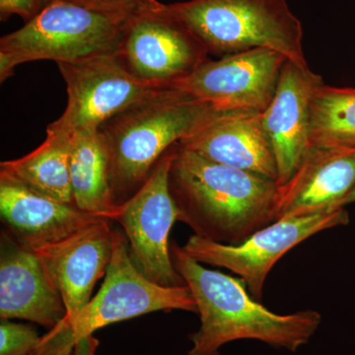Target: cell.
Returning a JSON list of instances; mask_svg holds the SVG:
<instances>
[{
  "mask_svg": "<svg viewBox=\"0 0 355 355\" xmlns=\"http://www.w3.org/2000/svg\"><path fill=\"white\" fill-rule=\"evenodd\" d=\"M179 144L212 162L279 180L277 156L260 113L225 114Z\"/></svg>",
  "mask_w": 355,
  "mask_h": 355,
  "instance_id": "obj_17",
  "label": "cell"
},
{
  "mask_svg": "<svg viewBox=\"0 0 355 355\" xmlns=\"http://www.w3.org/2000/svg\"><path fill=\"white\" fill-rule=\"evenodd\" d=\"M0 216L11 238L31 251L107 220L41 195L3 174H0Z\"/></svg>",
  "mask_w": 355,
  "mask_h": 355,
  "instance_id": "obj_15",
  "label": "cell"
},
{
  "mask_svg": "<svg viewBox=\"0 0 355 355\" xmlns=\"http://www.w3.org/2000/svg\"><path fill=\"white\" fill-rule=\"evenodd\" d=\"M41 338L29 324L1 320L0 355H35Z\"/></svg>",
  "mask_w": 355,
  "mask_h": 355,
  "instance_id": "obj_21",
  "label": "cell"
},
{
  "mask_svg": "<svg viewBox=\"0 0 355 355\" xmlns=\"http://www.w3.org/2000/svg\"><path fill=\"white\" fill-rule=\"evenodd\" d=\"M349 222V214L343 207L313 216L277 219L238 245L221 244L193 235L182 248L198 263L227 268L237 275L252 297L260 301L268 273L284 254L313 235Z\"/></svg>",
  "mask_w": 355,
  "mask_h": 355,
  "instance_id": "obj_8",
  "label": "cell"
},
{
  "mask_svg": "<svg viewBox=\"0 0 355 355\" xmlns=\"http://www.w3.org/2000/svg\"><path fill=\"white\" fill-rule=\"evenodd\" d=\"M230 113L183 91L165 87L106 121L98 132L108 151L116 205L139 190L166 151Z\"/></svg>",
  "mask_w": 355,
  "mask_h": 355,
  "instance_id": "obj_3",
  "label": "cell"
},
{
  "mask_svg": "<svg viewBox=\"0 0 355 355\" xmlns=\"http://www.w3.org/2000/svg\"><path fill=\"white\" fill-rule=\"evenodd\" d=\"M169 188L195 235L238 245L277 220V182L219 164L177 144Z\"/></svg>",
  "mask_w": 355,
  "mask_h": 355,
  "instance_id": "obj_1",
  "label": "cell"
},
{
  "mask_svg": "<svg viewBox=\"0 0 355 355\" xmlns=\"http://www.w3.org/2000/svg\"><path fill=\"white\" fill-rule=\"evenodd\" d=\"M175 146L159 159L139 190L121 203L116 219L127 235L130 256L140 272L163 286H186L173 263L169 243L173 225L180 217L169 188Z\"/></svg>",
  "mask_w": 355,
  "mask_h": 355,
  "instance_id": "obj_10",
  "label": "cell"
},
{
  "mask_svg": "<svg viewBox=\"0 0 355 355\" xmlns=\"http://www.w3.org/2000/svg\"><path fill=\"white\" fill-rule=\"evenodd\" d=\"M170 310L198 313L190 288L187 284L163 286L147 279L133 261L125 237L114 231L113 253L101 288L74 319L60 324L69 340L77 343L109 324Z\"/></svg>",
  "mask_w": 355,
  "mask_h": 355,
  "instance_id": "obj_7",
  "label": "cell"
},
{
  "mask_svg": "<svg viewBox=\"0 0 355 355\" xmlns=\"http://www.w3.org/2000/svg\"><path fill=\"white\" fill-rule=\"evenodd\" d=\"M69 172L74 205L89 214L116 221L121 205L114 198L108 151L99 132L70 141Z\"/></svg>",
  "mask_w": 355,
  "mask_h": 355,
  "instance_id": "obj_18",
  "label": "cell"
},
{
  "mask_svg": "<svg viewBox=\"0 0 355 355\" xmlns=\"http://www.w3.org/2000/svg\"><path fill=\"white\" fill-rule=\"evenodd\" d=\"M58 65L67 84V105L46 135L67 142L98 132L106 121L165 88L133 76L116 53Z\"/></svg>",
  "mask_w": 355,
  "mask_h": 355,
  "instance_id": "obj_6",
  "label": "cell"
},
{
  "mask_svg": "<svg viewBox=\"0 0 355 355\" xmlns=\"http://www.w3.org/2000/svg\"><path fill=\"white\" fill-rule=\"evenodd\" d=\"M171 257L200 318V330L190 336L193 347L189 355H221L222 345L239 340H261L295 352L321 324L318 311L275 314L252 297L240 277L205 268L175 243Z\"/></svg>",
  "mask_w": 355,
  "mask_h": 355,
  "instance_id": "obj_2",
  "label": "cell"
},
{
  "mask_svg": "<svg viewBox=\"0 0 355 355\" xmlns=\"http://www.w3.org/2000/svg\"><path fill=\"white\" fill-rule=\"evenodd\" d=\"M355 202V188L352 190V193L347 196V198H345V202H343V207L345 205H350V203Z\"/></svg>",
  "mask_w": 355,
  "mask_h": 355,
  "instance_id": "obj_25",
  "label": "cell"
},
{
  "mask_svg": "<svg viewBox=\"0 0 355 355\" xmlns=\"http://www.w3.org/2000/svg\"><path fill=\"white\" fill-rule=\"evenodd\" d=\"M355 188V149L311 146L286 184L279 186L277 219L343 209Z\"/></svg>",
  "mask_w": 355,
  "mask_h": 355,
  "instance_id": "obj_16",
  "label": "cell"
},
{
  "mask_svg": "<svg viewBox=\"0 0 355 355\" xmlns=\"http://www.w3.org/2000/svg\"><path fill=\"white\" fill-rule=\"evenodd\" d=\"M128 22L64 0H55L23 27L0 40V80L35 60L73 62L118 53Z\"/></svg>",
  "mask_w": 355,
  "mask_h": 355,
  "instance_id": "obj_5",
  "label": "cell"
},
{
  "mask_svg": "<svg viewBox=\"0 0 355 355\" xmlns=\"http://www.w3.org/2000/svg\"><path fill=\"white\" fill-rule=\"evenodd\" d=\"M169 6L209 55L222 58L270 49L294 64L308 67L302 23L286 0H188Z\"/></svg>",
  "mask_w": 355,
  "mask_h": 355,
  "instance_id": "obj_4",
  "label": "cell"
},
{
  "mask_svg": "<svg viewBox=\"0 0 355 355\" xmlns=\"http://www.w3.org/2000/svg\"><path fill=\"white\" fill-rule=\"evenodd\" d=\"M67 317L62 295L36 253L1 234L0 318L21 319L51 330Z\"/></svg>",
  "mask_w": 355,
  "mask_h": 355,
  "instance_id": "obj_14",
  "label": "cell"
},
{
  "mask_svg": "<svg viewBox=\"0 0 355 355\" xmlns=\"http://www.w3.org/2000/svg\"><path fill=\"white\" fill-rule=\"evenodd\" d=\"M287 60L270 49H253L207 60L169 87L223 111L261 114L275 97Z\"/></svg>",
  "mask_w": 355,
  "mask_h": 355,
  "instance_id": "obj_11",
  "label": "cell"
},
{
  "mask_svg": "<svg viewBox=\"0 0 355 355\" xmlns=\"http://www.w3.org/2000/svg\"><path fill=\"white\" fill-rule=\"evenodd\" d=\"M53 1L55 0H0V20L6 22L11 16L17 15L28 23Z\"/></svg>",
  "mask_w": 355,
  "mask_h": 355,
  "instance_id": "obj_24",
  "label": "cell"
},
{
  "mask_svg": "<svg viewBox=\"0 0 355 355\" xmlns=\"http://www.w3.org/2000/svg\"><path fill=\"white\" fill-rule=\"evenodd\" d=\"M69 156L70 142L46 135L43 144L28 155L0 163V174L46 197L76 205L70 182Z\"/></svg>",
  "mask_w": 355,
  "mask_h": 355,
  "instance_id": "obj_19",
  "label": "cell"
},
{
  "mask_svg": "<svg viewBox=\"0 0 355 355\" xmlns=\"http://www.w3.org/2000/svg\"><path fill=\"white\" fill-rule=\"evenodd\" d=\"M144 83L169 87L209 60V51L169 4L157 3L128 21L116 53Z\"/></svg>",
  "mask_w": 355,
  "mask_h": 355,
  "instance_id": "obj_9",
  "label": "cell"
},
{
  "mask_svg": "<svg viewBox=\"0 0 355 355\" xmlns=\"http://www.w3.org/2000/svg\"><path fill=\"white\" fill-rule=\"evenodd\" d=\"M104 14L121 22H128L137 14L157 3L158 0H64Z\"/></svg>",
  "mask_w": 355,
  "mask_h": 355,
  "instance_id": "obj_23",
  "label": "cell"
},
{
  "mask_svg": "<svg viewBox=\"0 0 355 355\" xmlns=\"http://www.w3.org/2000/svg\"><path fill=\"white\" fill-rule=\"evenodd\" d=\"M322 84L309 67L287 60L275 97L261 113L277 156L279 186L291 180L310 149L311 102Z\"/></svg>",
  "mask_w": 355,
  "mask_h": 355,
  "instance_id": "obj_13",
  "label": "cell"
},
{
  "mask_svg": "<svg viewBox=\"0 0 355 355\" xmlns=\"http://www.w3.org/2000/svg\"><path fill=\"white\" fill-rule=\"evenodd\" d=\"M98 345L93 335L72 343L64 329L57 326L42 336L35 355H94Z\"/></svg>",
  "mask_w": 355,
  "mask_h": 355,
  "instance_id": "obj_22",
  "label": "cell"
},
{
  "mask_svg": "<svg viewBox=\"0 0 355 355\" xmlns=\"http://www.w3.org/2000/svg\"><path fill=\"white\" fill-rule=\"evenodd\" d=\"M311 146L355 149V89L322 84L311 102Z\"/></svg>",
  "mask_w": 355,
  "mask_h": 355,
  "instance_id": "obj_20",
  "label": "cell"
},
{
  "mask_svg": "<svg viewBox=\"0 0 355 355\" xmlns=\"http://www.w3.org/2000/svg\"><path fill=\"white\" fill-rule=\"evenodd\" d=\"M110 222H98L62 241L34 250L64 300V322L71 321L87 306L96 282L106 273L114 244Z\"/></svg>",
  "mask_w": 355,
  "mask_h": 355,
  "instance_id": "obj_12",
  "label": "cell"
}]
</instances>
